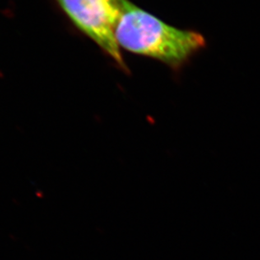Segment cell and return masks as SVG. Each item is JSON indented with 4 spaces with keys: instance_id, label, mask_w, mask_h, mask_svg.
<instances>
[{
    "instance_id": "2",
    "label": "cell",
    "mask_w": 260,
    "mask_h": 260,
    "mask_svg": "<svg viewBox=\"0 0 260 260\" xmlns=\"http://www.w3.org/2000/svg\"><path fill=\"white\" fill-rule=\"evenodd\" d=\"M70 22L92 41L119 70L129 74L116 42L122 0H55Z\"/></svg>"
},
{
    "instance_id": "1",
    "label": "cell",
    "mask_w": 260,
    "mask_h": 260,
    "mask_svg": "<svg viewBox=\"0 0 260 260\" xmlns=\"http://www.w3.org/2000/svg\"><path fill=\"white\" fill-rule=\"evenodd\" d=\"M115 38L120 49L159 61L173 71L206 46L200 33L169 25L130 0H122Z\"/></svg>"
}]
</instances>
